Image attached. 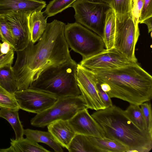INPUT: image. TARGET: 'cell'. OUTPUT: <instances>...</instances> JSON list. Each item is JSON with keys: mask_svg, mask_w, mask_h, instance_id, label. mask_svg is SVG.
<instances>
[{"mask_svg": "<svg viewBox=\"0 0 152 152\" xmlns=\"http://www.w3.org/2000/svg\"><path fill=\"white\" fill-rule=\"evenodd\" d=\"M137 63L128 59L113 47L82 59L79 64L90 71H95L112 69Z\"/></svg>", "mask_w": 152, "mask_h": 152, "instance_id": "9", "label": "cell"}, {"mask_svg": "<svg viewBox=\"0 0 152 152\" xmlns=\"http://www.w3.org/2000/svg\"><path fill=\"white\" fill-rule=\"evenodd\" d=\"M64 34L69 47L80 54L82 59L105 49L102 37L77 22L66 25Z\"/></svg>", "mask_w": 152, "mask_h": 152, "instance_id": "5", "label": "cell"}, {"mask_svg": "<svg viewBox=\"0 0 152 152\" xmlns=\"http://www.w3.org/2000/svg\"><path fill=\"white\" fill-rule=\"evenodd\" d=\"M10 140V146L7 148L0 149V152H50L38 143L32 141L26 138L17 140L11 138Z\"/></svg>", "mask_w": 152, "mask_h": 152, "instance_id": "17", "label": "cell"}, {"mask_svg": "<svg viewBox=\"0 0 152 152\" xmlns=\"http://www.w3.org/2000/svg\"><path fill=\"white\" fill-rule=\"evenodd\" d=\"M142 23H144L147 26L148 33L151 32L152 30V17L144 20Z\"/></svg>", "mask_w": 152, "mask_h": 152, "instance_id": "35", "label": "cell"}, {"mask_svg": "<svg viewBox=\"0 0 152 152\" xmlns=\"http://www.w3.org/2000/svg\"><path fill=\"white\" fill-rule=\"evenodd\" d=\"M76 77L87 108L96 111L106 108L99 95L96 85L97 78L94 73L78 64Z\"/></svg>", "mask_w": 152, "mask_h": 152, "instance_id": "12", "label": "cell"}, {"mask_svg": "<svg viewBox=\"0 0 152 152\" xmlns=\"http://www.w3.org/2000/svg\"><path fill=\"white\" fill-rule=\"evenodd\" d=\"M116 18L115 12L111 8L106 14L102 38L106 49L114 47Z\"/></svg>", "mask_w": 152, "mask_h": 152, "instance_id": "20", "label": "cell"}, {"mask_svg": "<svg viewBox=\"0 0 152 152\" xmlns=\"http://www.w3.org/2000/svg\"><path fill=\"white\" fill-rule=\"evenodd\" d=\"M65 25L56 19L47 23L36 44L30 40L25 48L16 51L17 59L12 69L18 90L29 88L45 69L73 60L64 36Z\"/></svg>", "mask_w": 152, "mask_h": 152, "instance_id": "1", "label": "cell"}, {"mask_svg": "<svg viewBox=\"0 0 152 152\" xmlns=\"http://www.w3.org/2000/svg\"><path fill=\"white\" fill-rule=\"evenodd\" d=\"M133 1V0H112L110 7L115 11L118 19L131 13Z\"/></svg>", "mask_w": 152, "mask_h": 152, "instance_id": "26", "label": "cell"}, {"mask_svg": "<svg viewBox=\"0 0 152 152\" xmlns=\"http://www.w3.org/2000/svg\"><path fill=\"white\" fill-rule=\"evenodd\" d=\"M0 40H1V41H2V39L0 36Z\"/></svg>", "mask_w": 152, "mask_h": 152, "instance_id": "38", "label": "cell"}, {"mask_svg": "<svg viewBox=\"0 0 152 152\" xmlns=\"http://www.w3.org/2000/svg\"><path fill=\"white\" fill-rule=\"evenodd\" d=\"M3 54H4L2 53L1 52V51H0V56H1Z\"/></svg>", "mask_w": 152, "mask_h": 152, "instance_id": "37", "label": "cell"}, {"mask_svg": "<svg viewBox=\"0 0 152 152\" xmlns=\"http://www.w3.org/2000/svg\"><path fill=\"white\" fill-rule=\"evenodd\" d=\"M77 22L102 38L106 13L111 8L107 3L77 0L72 4Z\"/></svg>", "mask_w": 152, "mask_h": 152, "instance_id": "7", "label": "cell"}, {"mask_svg": "<svg viewBox=\"0 0 152 152\" xmlns=\"http://www.w3.org/2000/svg\"><path fill=\"white\" fill-rule=\"evenodd\" d=\"M32 12L17 11L2 15L9 26L14 42V51L23 50L31 40L29 19Z\"/></svg>", "mask_w": 152, "mask_h": 152, "instance_id": "11", "label": "cell"}, {"mask_svg": "<svg viewBox=\"0 0 152 152\" xmlns=\"http://www.w3.org/2000/svg\"><path fill=\"white\" fill-rule=\"evenodd\" d=\"M67 149L70 152H97L87 136L76 134Z\"/></svg>", "mask_w": 152, "mask_h": 152, "instance_id": "23", "label": "cell"}, {"mask_svg": "<svg viewBox=\"0 0 152 152\" xmlns=\"http://www.w3.org/2000/svg\"><path fill=\"white\" fill-rule=\"evenodd\" d=\"M1 43L0 42V47H1Z\"/></svg>", "mask_w": 152, "mask_h": 152, "instance_id": "39", "label": "cell"}, {"mask_svg": "<svg viewBox=\"0 0 152 152\" xmlns=\"http://www.w3.org/2000/svg\"><path fill=\"white\" fill-rule=\"evenodd\" d=\"M14 49L12 48L6 54L0 56V69L7 66L12 65L13 64L14 55Z\"/></svg>", "mask_w": 152, "mask_h": 152, "instance_id": "33", "label": "cell"}, {"mask_svg": "<svg viewBox=\"0 0 152 152\" xmlns=\"http://www.w3.org/2000/svg\"><path fill=\"white\" fill-rule=\"evenodd\" d=\"M0 86L13 95L18 91L16 79L12 65L0 69Z\"/></svg>", "mask_w": 152, "mask_h": 152, "instance_id": "21", "label": "cell"}, {"mask_svg": "<svg viewBox=\"0 0 152 152\" xmlns=\"http://www.w3.org/2000/svg\"><path fill=\"white\" fill-rule=\"evenodd\" d=\"M47 18L42 11H35L31 14L29 19L31 33L30 40L34 44L43 33L47 25Z\"/></svg>", "mask_w": 152, "mask_h": 152, "instance_id": "18", "label": "cell"}, {"mask_svg": "<svg viewBox=\"0 0 152 152\" xmlns=\"http://www.w3.org/2000/svg\"><path fill=\"white\" fill-rule=\"evenodd\" d=\"M77 64L73 60L42 71L29 88L51 94L57 98L81 95L77 84Z\"/></svg>", "mask_w": 152, "mask_h": 152, "instance_id": "4", "label": "cell"}, {"mask_svg": "<svg viewBox=\"0 0 152 152\" xmlns=\"http://www.w3.org/2000/svg\"><path fill=\"white\" fill-rule=\"evenodd\" d=\"M96 85L99 95L106 108L112 106L113 104L111 98L107 94L102 90L100 83L97 79L96 81Z\"/></svg>", "mask_w": 152, "mask_h": 152, "instance_id": "32", "label": "cell"}, {"mask_svg": "<svg viewBox=\"0 0 152 152\" xmlns=\"http://www.w3.org/2000/svg\"><path fill=\"white\" fill-rule=\"evenodd\" d=\"M24 134L26 138L32 141L48 145L56 152L64 151L61 146L48 131L45 132L27 129H24Z\"/></svg>", "mask_w": 152, "mask_h": 152, "instance_id": "16", "label": "cell"}, {"mask_svg": "<svg viewBox=\"0 0 152 152\" xmlns=\"http://www.w3.org/2000/svg\"><path fill=\"white\" fill-rule=\"evenodd\" d=\"M86 108V103L81 95L59 98L50 107L37 114L31 120V124L43 128L57 120H69L79 111Z\"/></svg>", "mask_w": 152, "mask_h": 152, "instance_id": "6", "label": "cell"}, {"mask_svg": "<svg viewBox=\"0 0 152 152\" xmlns=\"http://www.w3.org/2000/svg\"><path fill=\"white\" fill-rule=\"evenodd\" d=\"M143 0H133L131 14L135 25L138 26L143 6Z\"/></svg>", "mask_w": 152, "mask_h": 152, "instance_id": "30", "label": "cell"}, {"mask_svg": "<svg viewBox=\"0 0 152 152\" xmlns=\"http://www.w3.org/2000/svg\"><path fill=\"white\" fill-rule=\"evenodd\" d=\"M125 112L131 120L140 129L147 131L140 105L130 104Z\"/></svg>", "mask_w": 152, "mask_h": 152, "instance_id": "25", "label": "cell"}, {"mask_svg": "<svg viewBox=\"0 0 152 152\" xmlns=\"http://www.w3.org/2000/svg\"><path fill=\"white\" fill-rule=\"evenodd\" d=\"M97 152H127V148L115 140L104 137L97 138L87 136Z\"/></svg>", "mask_w": 152, "mask_h": 152, "instance_id": "19", "label": "cell"}, {"mask_svg": "<svg viewBox=\"0 0 152 152\" xmlns=\"http://www.w3.org/2000/svg\"><path fill=\"white\" fill-rule=\"evenodd\" d=\"M0 36L3 42L9 43L14 49V45L9 26L3 16H0Z\"/></svg>", "mask_w": 152, "mask_h": 152, "instance_id": "28", "label": "cell"}, {"mask_svg": "<svg viewBox=\"0 0 152 152\" xmlns=\"http://www.w3.org/2000/svg\"><path fill=\"white\" fill-rule=\"evenodd\" d=\"M0 117L6 119L11 124L15 133V139L23 138L24 129L20 120L18 111L1 109L0 110Z\"/></svg>", "mask_w": 152, "mask_h": 152, "instance_id": "22", "label": "cell"}, {"mask_svg": "<svg viewBox=\"0 0 152 152\" xmlns=\"http://www.w3.org/2000/svg\"><path fill=\"white\" fill-rule=\"evenodd\" d=\"M140 107L145 122L147 130L152 133V114L151 105L149 101L142 103Z\"/></svg>", "mask_w": 152, "mask_h": 152, "instance_id": "29", "label": "cell"}, {"mask_svg": "<svg viewBox=\"0 0 152 152\" xmlns=\"http://www.w3.org/2000/svg\"><path fill=\"white\" fill-rule=\"evenodd\" d=\"M140 35L139 26L134 24L131 13L119 19L116 18L114 47L136 62L135 48Z\"/></svg>", "mask_w": 152, "mask_h": 152, "instance_id": "8", "label": "cell"}, {"mask_svg": "<svg viewBox=\"0 0 152 152\" xmlns=\"http://www.w3.org/2000/svg\"><path fill=\"white\" fill-rule=\"evenodd\" d=\"M47 126L48 131L51 133L61 147L67 149L76 134L68 120H57Z\"/></svg>", "mask_w": 152, "mask_h": 152, "instance_id": "15", "label": "cell"}, {"mask_svg": "<svg viewBox=\"0 0 152 152\" xmlns=\"http://www.w3.org/2000/svg\"><path fill=\"white\" fill-rule=\"evenodd\" d=\"M88 1L94 2L98 3H105L109 4L110 6L111 5L112 0H86Z\"/></svg>", "mask_w": 152, "mask_h": 152, "instance_id": "36", "label": "cell"}, {"mask_svg": "<svg viewBox=\"0 0 152 152\" xmlns=\"http://www.w3.org/2000/svg\"><path fill=\"white\" fill-rule=\"evenodd\" d=\"M102 127L105 137L125 146L127 152H149L152 133L140 129L124 110L115 105L96 111L91 115Z\"/></svg>", "mask_w": 152, "mask_h": 152, "instance_id": "3", "label": "cell"}, {"mask_svg": "<svg viewBox=\"0 0 152 152\" xmlns=\"http://www.w3.org/2000/svg\"><path fill=\"white\" fill-rule=\"evenodd\" d=\"M0 108L18 111L20 109L14 95L11 94L0 86Z\"/></svg>", "mask_w": 152, "mask_h": 152, "instance_id": "27", "label": "cell"}, {"mask_svg": "<svg viewBox=\"0 0 152 152\" xmlns=\"http://www.w3.org/2000/svg\"><path fill=\"white\" fill-rule=\"evenodd\" d=\"M46 6L42 0H0V16L17 11H42Z\"/></svg>", "mask_w": 152, "mask_h": 152, "instance_id": "14", "label": "cell"}, {"mask_svg": "<svg viewBox=\"0 0 152 152\" xmlns=\"http://www.w3.org/2000/svg\"><path fill=\"white\" fill-rule=\"evenodd\" d=\"M77 0H53L47 5L44 14L47 18L54 16L71 7Z\"/></svg>", "mask_w": 152, "mask_h": 152, "instance_id": "24", "label": "cell"}, {"mask_svg": "<svg viewBox=\"0 0 152 152\" xmlns=\"http://www.w3.org/2000/svg\"><path fill=\"white\" fill-rule=\"evenodd\" d=\"M14 95L20 109L37 114L50 107L58 99L49 94L29 88L18 90Z\"/></svg>", "mask_w": 152, "mask_h": 152, "instance_id": "10", "label": "cell"}, {"mask_svg": "<svg viewBox=\"0 0 152 152\" xmlns=\"http://www.w3.org/2000/svg\"><path fill=\"white\" fill-rule=\"evenodd\" d=\"M12 48L10 44L6 42H3L1 44L0 47V51L4 54L8 53Z\"/></svg>", "mask_w": 152, "mask_h": 152, "instance_id": "34", "label": "cell"}, {"mask_svg": "<svg viewBox=\"0 0 152 152\" xmlns=\"http://www.w3.org/2000/svg\"><path fill=\"white\" fill-rule=\"evenodd\" d=\"M91 71L110 98L139 105L152 99V77L138 63L112 69Z\"/></svg>", "mask_w": 152, "mask_h": 152, "instance_id": "2", "label": "cell"}, {"mask_svg": "<svg viewBox=\"0 0 152 152\" xmlns=\"http://www.w3.org/2000/svg\"><path fill=\"white\" fill-rule=\"evenodd\" d=\"M152 17V0H143V6L139 23H142L144 20Z\"/></svg>", "mask_w": 152, "mask_h": 152, "instance_id": "31", "label": "cell"}, {"mask_svg": "<svg viewBox=\"0 0 152 152\" xmlns=\"http://www.w3.org/2000/svg\"><path fill=\"white\" fill-rule=\"evenodd\" d=\"M87 108L77 112L68 120L76 134L97 138L105 137L104 131L97 121L89 113Z\"/></svg>", "mask_w": 152, "mask_h": 152, "instance_id": "13", "label": "cell"}]
</instances>
